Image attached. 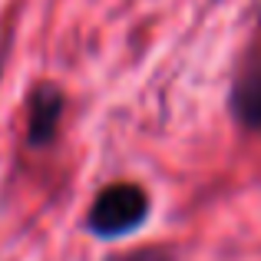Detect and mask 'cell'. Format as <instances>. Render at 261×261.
Instances as JSON below:
<instances>
[{
    "label": "cell",
    "mask_w": 261,
    "mask_h": 261,
    "mask_svg": "<svg viewBox=\"0 0 261 261\" xmlns=\"http://www.w3.org/2000/svg\"><path fill=\"white\" fill-rule=\"evenodd\" d=\"M63 119V93L57 86H37L27 99V142L30 146H46L53 142Z\"/></svg>",
    "instance_id": "obj_2"
},
{
    "label": "cell",
    "mask_w": 261,
    "mask_h": 261,
    "mask_svg": "<svg viewBox=\"0 0 261 261\" xmlns=\"http://www.w3.org/2000/svg\"><path fill=\"white\" fill-rule=\"evenodd\" d=\"M119 261H172V255H169L166 248H139V251H129L126 258Z\"/></svg>",
    "instance_id": "obj_4"
},
{
    "label": "cell",
    "mask_w": 261,
    "mask_h": 261,
    "mask_svg": "<svg viewBox=\"0 0 261 261\" xmlns=\"http://www.w3.org/2000/svg\"><path fill=\"white\" fill-rule=\"evenodd\" d=\"M149 218V195L133 182H113L93 198L86 212V231L96 238H126Z\"/></svg>",
    "instance_id": "obj_1"
},
{
    "label": "cell",
    "mask_w": 261,
    "mask_h": 261,
    "mask_svg": "<svg viewBox=\"0 0 261 261\" xmlns=\"http://www.w3.org/2000/svg\"><path fill=\"white\" fill-rule=\"evenodd\" d=\"M231 113L242 126L261 133V53L242 66L235 86H231Z\"/></svg>",
    "instance_id": "obj_3"
}]
</instances>
